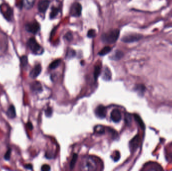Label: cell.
Wrapping results in <instances>:
<instances>
[{"mask_svg":"<svg viewBox=\"0 0 172 171\" xmlns=\"http://www.w3.org/2000/svg\"><path fill=\"white\" fill-rule=\"evenodd\" d=\"M119 30L118 29L111 30L102 35L103 41L105 43L111 44L116 41L119 36Z\"/></svg>","mask_w":172,"mask_h":171,"instance_id":"6da1fadb","label":"cell"},{"mask_svg":"<svg viewBox=\"0 0 172 171\" xmlns=\"http://www.w3.org/2000/svg\"><path fill=\"white\" fill-rule=\"evenodd\" d=\"M28 45L34 54L40 55L43 53V48L37 42L34 38H30L29 40Z\"/></svg>","mask_w":172,"mask_h":171,"instance_id":"7a4b0ae2","label":"cell"},{"mask_svg":"<svg viewBox=\"0 0 172 171\" xmlns=\"http://www.w3.org/2000/svg\"><path fill=\"white\" fill-rule=\"evenodd\" d=\"M142 35L139 34H131L124 36L122 38V41L125 43H132L134 42L139 41V40L142 39Z\"/></svg>","mask_w":172,"mask_h":171,"instance_id":"3957f363","label":"cell"},{"mask_svg":"<svg viewBox=\"0 0 172 171\" xmlns=\"http://www.w3.org/2000/svg\"><path fill=\"white\" fill-rule=\"evenodd\" d=\"M25 28L28 32L32 34H36L40 30V25L37 22L34 21L26 24Z\"/></svg>","mask_w":172,"mask_h":171,"instance_id":"277c9868","label":"cell"},{"mask_svg":"<svg viewBox=\"0 0 172 171\" xmlns=\"http://www.w3.org/2000/svg\"><path fill=\"white\" fill-rule=\"evenodd\" d=\"M82 10L81 5L78 3H75L70 8V14L73 17H79L81 15Z\"/></svg>","mask_w":172,"mask_h":171,"instance_id":"5b68a950","label":"cell"},{"mask_svg":"<svg viewBox=\"0 0 172 171\" xmlns=\"http://www.w3.org/2000/svg\"><path fill=\"white\" fill-rule=\"evenodd\" d=\"M95 113L96 116H97L98 117L101 119H104L106 117V114H107L106 108L103 105H100L96 108Z\"/></svg>","mask_w":172,"mask_h":171,"instance_id":"8992f818","label":"cell"},{"mask_svg":"<svg viewBox=\"0 0 172 171\" xmlns=\"http://www.w3.org/2000/svg\"><path fill=\"white\" fill-rule=\"evenodd\" d=\"M110 117L113 122L118 123L121 120L122 116L120 111L118 109H115L111 111Z\"/></svg>","mask_w":172,"mask_h":171,"instance_id":"52a82bcc","label":"cell"},{"mask_svg":"<svg viewBox=\"0 0 172 171\" xmlns=\"http://www.w3.org/2000/svg\"><path fill=\"white\" fill-rule=\"evenodd\" d=\"M50 5V1L48 0H42L38 4V9L41 13H45Z\"/></svg>","mask_w":172,"mask_h":171,"instance_id":"ba28073f","label":"cell"},{"mask_svg":"<svg viewBox=\"0 0 172 171\" xmlns=\"http://www.w3.org/2000/svg\"><path fill=\"white\" fill-rule=\"evenodd\" d=\"M42 68L40 64L36 65L33 69L31 71L30 73V76L32 78H35L39 76L42 72Z\"/></svg>","mask_w":172,"mask_h":171,"instance_id":"9c48e42d","label":"cell"},{"mask_svg":"<svg viewBox=\"0 0 172 171\" xmlns=\"http://www.w3.org/2000/svg\"><path fill=\"white\" fill-rule=\"evenodd\" d=\"M85 167L87 168V170H94L96 168L95 162L92 158H87Z\"/></svg>","mask_w":172,"mask_h":171,"instance_id":"30bf717a","label":"cell"},{"mask_svg":"<svg viewBox=\"0 0 172 171\" xmlns=\"http://www.w3.org/2000/svg\"><path fill=\"white\" fill-rule=\"evenodd\" d=\"M139 136H137L131 141L129 145H130L131 150L132 151H134L137 149L139 146Z\"/></svg>","mask_w":172,"mask_h":171,"instance_id":"8fae6325","label":"cell"},{"mask_svg":"<svg viewBox=\"0 0 172 171\" xmlns=\"http://www.w3.org/2000/svg\"><path fill=\"white\" fill-rule=\"evenodd\" d=\"M111 72L110 69L107 67H106L104 70L103 79L105 81H109L111 79Z\"/></svg>","mask_w":172,"mask_h":171,"instance_id":"7c38bea8","label":"cell"},{"mask_svg":"<svg viewBox=\"0 0 172 171\" xmlns=\"http://www.w3.org/2000/svg\"><path fill=\"white\" fill-rule=\"evenodd\" d=\"M16 111L15 107L13 105H10L7 111V116L10 119H14L16 117Z\"/></svg>","mask_w":172,"mask_h":171,"instance_id":"4fadbf2b","label":"cell"},{"mask_svg":"<svg viewBox=\"0 0 172 171\" xmlns=\"http://www.w3.org/2000/svg\"><path fill=\"white\" fill-rule=\"evenodd\" d=\"M34 0H23V5L27 9H30L33 6Z\"/></svg>","mask_w":172,"mask_h":171,"instance_id":"5bb4252c","label":"cell"},{"mask_svg":"<svg viewBox=\"0 0 172 171\" xmlns=\"http://www.w3.org/2000/svg\"><path fill=\"white\" fill-rule=\"evenodd\" d=\"M31 88H32V90L34 91H37V92H40L42 90V86L40 84V83H39V82H37V81L34 83L32 84Z\"/></svg>","mask_w":172,"mask_h":171,"instance_id":"9a60e30c","label":"cell"},{"mask_svg":"<svg viewBox=\"0 0 172 171\" xmlns=\"http://www.w3.org/2000/svg\"><path fill=\"white\" fill-rule=\"evenodd\" d=\"M123 56V53L122 52L119 50H117L114 53V54L111 57L112 60H118L122 58Z\"/></svg>","mask_w":172,"mask_h":171,"instance_id":"2e32d148","label":"cell"},{"mask_svg":"<svg viewBox=\"0 0 172 171\" xmlns=\"http://www.w3.org/2000/svg\"><path fill=\"white\" fill-rule=\"evenodd\" d=\"M111 50V48L109 46H106L99 52V55L100 56H104L106 54H108Z\"/></svg>","mask_w":172,"mask_h":171,"instance_id":"e0dca14e","label":"cell"},{"mask_svg":"<svg viewBox=\"0 0 172 171\" xmlns=\"http://www.w3.org/2000/svg\"><path fill=\"white\" fill-rule=\"evenodd\" d=\"M101 67L99 65H97L95 67V69H94V77L95 80H97L98 77H99V75L100 74L101 71Z\"/></svg>","mask_w":172,"mask_h":171,"instance_id":"ac0fdd59","label":"cell"},{"mask_svg":"<svg viewBox=\"0 0 172 171\" xmlns=\"http://www.w3.org/2000/svg\"><path fill=\"white\" fill-rule=\"evenodd\" d=\"M61 63V60L60 59H57V60H54L50 65V68L51 69H56L59 66Z\"/></svg>","mask_w":172,"mask_h":171,"instance_id":"d6986e66","label":"cell"},{"mask_svg":"<svg viewBox=\"0 0 172 171\" xmlns=\"http://www.w3.org/2000/svg\"><path fill=\"white\" fill-rule=\"evenodd\" d=\"M77 158H78V155H77V154H73V158H72V160H71V161H70V169H73L74 167H75L76 161H77Z\"/></svg>","mask_w":172,"mask_h":171,"instance_id":"ffe728a7","label":"cell"},{"mask_svg":"<svg viewBox=\"0 0 172 171\" xmlns=\"http://www.w3.org/2000/svg\"><path fill=\"white\" fill-rule=\"evenodd\" d=\"M95 132L98 134H103L105 133V128L103 126L98 125L95 127Z\"/></svg>","mask_w":172,"mask_h":171,"instance_id":"44dd1931","label":"cell"},{"mask_svg":"<svg viewBox=\"0 0 172 171\" xmlns=\"http://www.w3.org/2000/svg\"><path fill=\"white\" fill-rule=\"evenodd\" d=\"M59 12V9L57 8L56 7H53L51 9V13L50 14V17L51 19H53L54 17H56V16L57 15Z\"/></svg>","mask_w":172,"mask_h":171,"instance_id":"7402d4cb","label":"cell"},{"mask_svg":"<svg viewBox=\"0 0 172 171\" xmlns=\"http://www.w3.org/2000/svg\"><path fill=\"white\" fill-rule=\"evenodd\" d=\"M20 60H21V65H22V66L25 67L27 65V64H28V58H27V56H23L21 57Z\"/></svg>","mask_w":172,"mask_h":171,"instance_id":"603a6c76","label":"cell"},{"mask_svg":"<svg viewBox=\"0 0 172 171\" xmlns=\"http://www.w3.org/2000/svg\"><path fill=\"white\" fill-rule=\"evenodd\" d=\"M113 159L115 162H117L120 158V154L118 151H115L113 154Z\"/></svg>","mask_w":172,"mask_h":171,"instance_id":"cb8c5ba5","label":"cell"},{"mask_svg":"<svg viewBox=\"0 0 172 171\" xmlns=\"http://www.w3.org/2000/svg\"><path fill=\"white\" fill-rule=\"evenodd\" d=\"M53 113V108L50 107H48L45 111V114L47 117H50L52 116Z\"/></svg>","mask_w":172,"mask_h":171,"instance_id":"d4e9b609","label":"cell"},{"mask_svg":"<svg viewBox=\"0 0 172 171\" xmlns=\"http://www.w3.org/2000/svg\"><path fill=\"white\" fill-rule=\"evenodd\" d=\"M125 122L128 125H130L131 122V118L130 115L128 114H126L125 115Z\"/></svg>","mask_w":172,"mask_h":171,"instance_id":"484cf974","label":"cell"},{"mask_svg":"<svg viewBox=\"0 0 172 171\" xmlns=\"http://www.w3.org/2000/svg\"><path fill=\"white\" fill-rule=\"evenodd\" d=\"M96 31L93 29H91L88 31L87 36L89 38H94L96 36Z\"/></svg>","mask_w":172,"mask_h":171,"instance_id":"4316f807","label":"cell"},{"mask_svg":"<svg viewBox=\"0 0 172 171\" xmlns=\"http://www.w3.org/2000/svg\"><path fill=\"white\" fill-rule=\"evenodd\" d=\"M134 117H135L136 120L137 122L139 123L140 127L142 128H143V127H144V125H143V122H142V119H140V117H139V116H137V115L136 114V115L134 116Z\"/></svg>","mask_w":172,"mask_h":171,"instance_id":"83f0119b","label":"cell"},{"mask_svg":"<svg viewBox=\"0 0 172 171\" xmlns=\"http://www.w3.org/2000/svg\"><path fill=\"white\" fill-rule=\"evenodd\" d=\"M11 149H8L6 153L5 154V156H4V158L6 161H9L11 157Z\"/></svg>","mask_w":172,"mask_h":171,"instance_id":"f1b7e54d","label":"cell"},{"mask_svg":"<svg viewBox=\"0 0 172 171\" xmlns=\"http://www.w3.org/2000/svg\"><path fill=\"white\" fill-rule=\"evenodd\" d=\"M75 52L73 50H70L69 52L67 53V57H69V58H71V57H73L75 56Z\"/></svg>","mask_w":172,"mask_h":171,"instance_id":"f546056e","label":"cell"},{"mask_svg":"<svg viewBox=\"0 0 172 171\" xmlns=\"http://www.w3.org/2000/svg\"><path fill=\"white\" fill-rule=\"evenodd\" d=\"M50 167L48 165H44L42 166V171H48L50 170Z\"/></svg>","mask_w":172,"mask_h":171,"instance_id":"4dcf8cb0","label":"cell"},{"mask_svg":"<svg viewBox=\"0 0 172 171\" xmlns=\"http://www.w3.org/2000/svg\"><path fill=\"white\" fill-rule=\"evenodd\" d=\"M65 38H66V39L67 40L71 41L73 39V35H72V33H67L65 35Z\"/></svg>","mask_w":172,"mask_h":171,"instance_id":"1f68e13d","label":"cell"},{"mask_svg":"<svg viewBox=\"0 0 172 171\" xmlns=\"http://www.w3.org/2000/svg\"><path fill=\"white\" fill-rule=\"evenodd\" d=\"M24 168L28 170H32L33 169V166L31 164H27L24 166Z\"/></svg>","mask_w":172,"mask_h":171,"instance_id":"d6a6232c","label":"cell"},{"mask_svg":"<svg viewBox=\"0 0 172 171\" xmlns=\"http://www.w3.org/2000/svg\"><path fill=\"white\" fill-rule=\"evenodd\" d=\"M27 127L30 130H33V125H32V124H31V122H28L27 123Z\"/></svg>","mask_w":172,"mask_h":171,"instance_id":"836d02e7","label":"cell"}]
</instances>
